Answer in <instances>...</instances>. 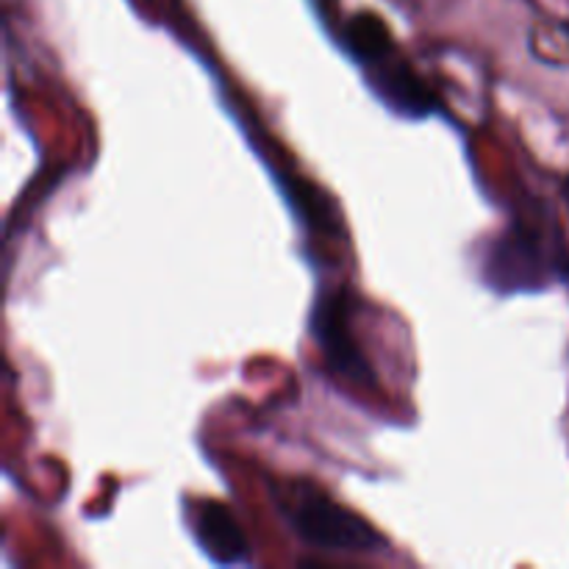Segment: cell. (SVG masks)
I'll return each mask as SVG.
<instances>
[{
    "label": "cell",
    "mask_w": 569,
    "mask_h": 569,
    "mask_svg": "<svg viewBox=\"0 0 569 569\" xmlns=\"http://www.w3.org/2000/svg\"><path fill=\"white\" fill-rule=\"evenodd\" d=\"M483 287L495 295H539L569 283V244L548 206L517 214L478 259Z\"/></svg>",
    "instance_id": "cell-1"
},
{
    "label": "cell",
    "mask_w": 569,
    "mask_h": 569,
    "mask_svg": "<svg viewBox=\"0 0 569 569\" xmlns=\"http://www.w3.org/2000/svg\"><path fill=\"white\" fill-rule=\"evenodd\" d=\"M311 337L326 356L331 372L342 376L356 387H376V372L367 356L361 353L353 331H350V298L345 289H331L328 295H317L311 311Z\"/></svg>",
    "instance_id": "cell-3"
},
{
    "label": "cell",
    "mask_w": 569,
    "mask_h": 569,
    "mask_svg": "<svg viewBox=\"0 0 569 569\" xmlns=\"http://www.w3.org/2000/svg\"><path fill=\"white\" fill-rule=\"evenodd\" d=\"M189 528L194 533V542L214 565H242L250 559L248 537H244L237 515L226 503H217V500L194 503L192 515H189Z\"/></svg>",
    "instance_id": "cell-4"
},
{
    "label": "cell",
    "mask_w": 569,
    "mask_h": 569,
    "mask_svg": "<svg viewBox=\"0 0 569 569\" xmlns=\"http://www.w3.org/2000/svg\"><path fill=\"white\" fill-rule=\"evenodd\" d=\"M561 198H565V203H567V209H569V176L565 178V181H561Z\"/></svg>",
    "instance_id": "cell-5"
},
{
    "label": "cell",
    "mask_w": 569,
    "mask_h": 569,
    "mask_svg": "<svg viewBox=\"0 0 569 569\" xmlns=\"http://www.w3.org/2000/svg\"><path fill=\"white\" fill-rule=\"evenodd\" d=\"M567 31H569V26H567Z\"/></svg>",
    "instance_id": "cell-6"
},
{
    "label": "cell",
    "mask_w": 569,
    "mask_h": 569,
    "mask_svg": "<svg viewBox=\"0 0 569 569\" xmlns=\"http://www.w3.org/2000/svg\"><path fill=\"white\" fill-rule=\"evenodd\" d=\"M272 500L295 537L328 553H378L387 539L361 515L337 503L311 481H287L272 487Z\"/></svg>",
    "instance_id": "cell-2"
}]
</instances>
